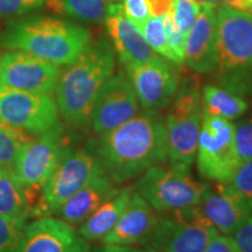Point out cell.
<instances>
[{"instance_id": "obj_33", "label": "cell", "mask_w": 252, "mask_h": 252, "mask_svg": "<svg viewBox=\"0 0 252 252\" xmlns=\"http://www.w3.org/2000/svg\"><path fill=\"white\" fill-rule=\"evenodd\" d=\"M124 14L135 26L139 27L151 17L146 0H124L123 4Z\"/></svg>"}, {"instance_id": "obj_31", "label": "cell", "mask_w": 252, "mask_h": 252, "mask_svg": "<svg viewBox=\"0 0 252 252\" xmlns=\"http://www.w3.org/2000/svg\"><path fill=\"white\" fill-rule=\"evenodd\" d=\"M235 126V146L241 162L252 160V118L237 123Z\"/></svg>"}, {"instance_id": "obj_5", "label": "cell", "mask_w": 252, "mask_h": 252, "mask_svg": "<svg viewBox=\"0 0 252 252\" xmlns=\"http://www.w3.org/2000/svg\"><path fill=\"white\" fill-rule=\"evenodd\" d=\"M105 174L96 146H65L55 168L41 187L39 200L31 217H49L98 175Z\"/></svg>"}, {"instance_id": "obj_10", "label": "cell", "mask_w": 252, "mask_h": 252, "mask_svg": "<svg viewBox=\"0 0 252 252\" xmlns=\"http://www.w3.org/2000/svg\"><path fill=\"white\" fill-rule=\"evenodd\" d=\"M234 132L231 121L203 115L195 158L198 172L207 180L228 182L241 163Z\"/></svg>"}, {"instance_id": "obj_23", "label": "cell", "mask_w": 252, "mask_h": 252, "mask_svg": "<svg viewBox=\"0 0 252 252\" xmlns=\"http://www.w3.org/2000/svg\"><path fill=\"white\" fill-rule=\"evenodd\" d=\"M43 5L56 17H68L89 24H104L109 15L106 0H45Z\"/></svg>"}, {"instance_id": "obj_3", "label": "cell", "mask_w": 252, "mask_h": 252, "mask_svg": "<svg viewBox=\"0 0 252 252\" xmlns=\"http://www.w3.org/2000/svg\"><path fill=\"white\" fill-rule=\"evenodd\" d=\"M91 43L81 25L52 15L18 18L0 33V47L19 49L61 67L74 62Z\"/></svg>"}, {"instance_id": "obj_8", "label": "cell", "mask_w": 252, "mask_h": 252, "mask_svg": "<svg viewBox=\"0 0 252 252\" xmlns=\"http://www.w3.org/2000/svg\"><path fill=\"white\" fill-rule=\"evenodd\" d=\"M163 214L144 242L147 249L161 252H203L220 234L196 206Z\"/></svg>"}, {"instance_id": "obj_22", "label": "cell", "mask_w": 252, "mask_h": 252, "mask_svg": "<svg viewBox=\"0 0 252 252\" xmlns=\"http://www.w3.org/2000/svg\"><path fill=\"white\" fill-rule=\"evenodd\" d=\"M0 215L25 222L31 217L26 190L13 168L0 167Z\"/></svg>"}, {"instance_id": "obj_2", "label": "cell", "mask_w": 252, "mask_h": 252, "mask_svg": "<svg viewBox=\"0 0 252 252\" xmlns=\"http://www.w3.org/2000/svg\"><path fill=\"white\" fill-rule=\"evenodd\" d=\"M115 67V49L108 40L100 39L61 69L54 93L65 123L78 127L89 125L97 96Z\"/></svg>"}, {"instance_id": "obj_32", "label": "cell", "mask_w": 252, "mask_h": 252, "mask_svg": "<svg viewBox=\"0 0 252 252\" xmlns=\"http://www.w3.org/2000/svg\"><path fill=\"white\" fill-rule=\"evenodd\" d=\"M45 0H0V18L18 19L43 6Z\"/></svg>"}, {"instance_id": "obj_16", "label": "cell", "mask_w": 252, "mask_h": 252, "mask_svg": "<svg viewBox=\"0 0 252 252\" xmlns=\"http://www.w3.org/2000/svg\"><path fill=\"white\" fill-rule=\"evenodd\" d=\"M196 207L217 231L228 236L234 235L236 230L252 215L250 207L228 182L208 185L202 200Z\"/></svg>"}, {"instance_id": "obj_26", "label": "cell", "mask_w": 252, "mask_h": 252, "mask_svg": "<svg viewBox=\"0 0 252 252\" xmlns=\"http://www.w3.org/2000/svg\"><path fill=\"white\" fill-rule=\"evenodd\" d=\"M138 28L140 30L144 39L146 40L149 46L158 55L162 56L163 59L174 63V56H173L171 49H169L168 45H167L162 17L150 18L149 20L145 21V23Z\"/></svg>"}, {"instance_id": "obj_29", "label": "cell", "mask_w": 252, "mask_h": 252, "mask_svg": "<svg viewBox=\"0 0 252 252\" xmlns=\"http://www.w3.org/2000/svg\"><path fill=\"white\" fill-rule=\"evenodd\" d=\"M228 184L252 210V160L239 163Z\"/></svg>"}, {"instance_id": "obj_4", "label": "cell", "mask_w": 252, "mask_h": 252, "mask_svg": "<svg viewBox=\"0 0 252 252\" xmlns=\"http://www.w3.org/2000/svg\"><path fill=\"white\" fill-rule=\"evenodd\" d=\"M217 61L214 70L226 90L237 94L252 86V13L215 7Z\"/></svg>"}, {"instance_id": "obj_34", "label": "cell", "mask_w": 252, "mask_h": 252, "mask_svg": "<svg viewBox=\"0 0 252 252\" xmlns=\"http://www.w3.org/2000/svg\"><path fill=\"white\" fill-rule=\"evenodd\" d=\"M241 252H252V215L236 230L234 237Z\"/></svg>"}, {"instance_id": "obj_39", "label": "cell", "mask_w": 252, "mask_h": 252, "mask_svg": "<svg viewBox=\"0 0 252 252\" xmlns=\"http://www.w3.org/2000/svg\"><path fill=\"white\" fill-rule=\"evenodd\" d=\"M106 1L110 2V4H116V2H119L121 0H106Z\"/></svg>"}, {"instance_id": "obj_28", "label": "cell", "mask_w": 252, "mask_h": 252, "mask_svg": "<svg viewBox=\"0 0 252 252\" xmlns=\"http://www.w3.org/2000/svg\"><path fill=\"white\" fill-rule=\"evenodd\" d=\"M163 26H165L166 41L174 56V63L181 65L185 63V49H186V34L176 25L173 18L172 9H169L165 15H162Z\"/></svg>"}, {"instance_id": "obj_25", "label": "cell", "mask_w": 252, "mask_h": 252, "mask_svg": "<svg viewBox=\"0 0 252 252\" xmlns=\"http://www.w3.org/2000/svg\"><path fill=\"white\" fill-rule=\"evenodd\" d=\"M33 137L35 135L0 122V167L13 168L19 153Z\"/></svg>"}, {"instance_id": "obj_36", "label": "cell", "mask_w": 252, "mask_h": 252, "mask_svg": "<svg viewBox=\"0 0 252 252\" xmlns=\"http://www.w3.org/2000/svg\"><path fill=\"white\" fill-rule=\"evenodd\" d=\"M200 4L210 5L214 7H219V6H226V7H231L239 11L249 12L252 13V5L249 4L247 0H197Z\"/></svg>"}, {"instance_id": "obj_11", "label": "cell", "mask_w": 252, "mask_h": 252, "mask_svg": "<svg viewBox=\"0 0 252 252\" xmlns=\"http://www.w3.org/2000/svg\"><path fill=\"white\" fill-rule=\"evenodd\" d=\"M0 122L32 135H39L60 122L52 94L0 88Z\"/></svg>"}, {"instance_id": "obj_9", "label": "cell", "mask_w": 252, "mask_h": 252, "mask_svg": "<svg viewBox=\"0 0 252 252\" xmlns=\"http://www.w3.org/2000/svg\"><path fill=\"white\" fill-rule=\"evenodd\" d=\"M62 123L50 127L25 145L13 165V171L26 190L32 213L39 200V194L60 157L67 146Z\"/></svg>"}, {"instance_id": "obj_21", "label": "cell", "mask_w": 252, "mask_h": 252, "mask_svg": "<svg viewBox=\"0 0 252 252\" xmlns=\"http://www.w3.org/2000/svg\"><path fill=\"white\" fill-rule=\"evenodd\" d=\"M134 189V185L127 186L100 204L78 228L82 237L90 242L100 241L108 235L124 213Z\"/></svg>"}, {"instance_id": "obj_30", "label": "cell", "mask_w": 252, "mask_h": 252, "mask_svg": "<svg viewBox=\"0 0 252 252\" xmlns=\"http://www.w3.org/2000/svg\"><path fill=\"white\" fill-rule=\"evenodd\" d=\"M171 9L178 27L187 35L200 13L201 4L197 0H174Z\"/></svg>"}, {"instance_id": "obj_6", "label": "cell", "mask_w": 252, "mask_h": 252, "mask_svg": "<svg viewBox=\"0 0 252 252\" xmlns=\"http://www.w3.org/2000/svg\"><path fill=\"white\" fill-rule=\"evenodd\" d=\"M134 188L156 212L163 214L197 206L208 185L197 181L189 166L169 161L146 169Z\"/></svg>"}, {"instance_id": "obj_1", "label": "cell", "mask_w": 252, "mask_h": 252, "mask_svg": "<svg viewBox=\"0 0 252 252\" xmlns=\"http://www.w3.org/2000/svg\"><path fill=\"white\" fill-rule=\"evenodd\" d=\"M96 150L105 174L116 185L125 184L150 167L168 161L165 118L159 111L145 110L99 135Z\"/></svg>"}, {"instance_id": "obj_38", "label": "cell", "mask_w": 252, "mask_h": 252, "mask_svg": "<svg viewBox=\"0 0 252 252\" xmlns=\"http://www.w3.org/2000/svg\"><path fill=\"white\" fill-rule=\"evenodd\" d=\"M97 252H149V250H143L132 247V245H118V244H103L98 248Z\"/></svg>"}, {"instance_id": "obj_15", "label": "cell", "mask_w": 252, "mask_h": 252, "mask_svg": "<svg viewBox=\"0 0 252 252\" xmlns=\"http://www.w3.org/2000/svg\"><path fill=\"white\" fill-rule=\"evenodd\" d=\"M19 252H90V244L63 220L40 217L26 224Z\"/></svg>"}, {"instance_id": "obj_17", "label": "cell", "mask_w": 252, "mask_h": 252, "mask_svg": "<svg viewBox=\"0 0 252 252\" xmlns=\"http://www.w3.org/2000/svg\"><path fill=\"white\" fill-rule=\"evenodd\" d=\"M104 24L124 68L152 61L160 56L149 46L139 28L126 18L122 4H110L109 15Z\"/></svg>"}, {"instance_id": "obj_12", "label": "cell", "mask_w": 252, "mask_h": 252, "mask_svg": "<svg viewBox=\"0 0 252 252\" xmlns=\"http://www.w3.org/2000/svg\"><path fill=\"white\" fill-rule=\"evenodd\" d=\"M61 67L25 50L11 49L0 55V88L52 94Z\"/></svg>"}, {"instance_id": "obj_18", "label": "cell", "mask_w": 252, "mask_h": 252, "mask_svg": "<svg viewBox=\"0 0 252 252\" xmlns=\"http://www.w3.org/2000/svg\"><path fill=\"white\" fill-rule=\"evenodd\" d=\"M217 31L215 7L201 4V11L186 35L185 62L197 74H208L216 67Z\"/></svg>"}, {"instance_id": "obj_13", "label": "cell", "mask_w": 252, "mask_h": 252, "mask_svg": "<svg viewBox=\"0 0 252 252\" xmlns=\"http://www.w3.org/2000/svg\"><path fill=\"white\" fill-rule=\"evenodd\" d=\"M173 64L162 56H158L152 61L125 68L138 102L145 110L160 111L174 98L181 76Z\"/></svg>"}, {"instance_id": "obj_35", "label": "cell", "mask_w": 252, "mask_h": 252, "mask_svg": "<svg viewBox=\"0 0 252 252\" xmlns=\"http://www.w3.org/2000/svg\"><path fill=\"white\" fill-rule=\"evenodd\" d=\"M203 252H241L235 239L228 235H217L207 245Z\"/></svg>"}, {"instance_id": "obj_27", "label": "cell", "mask_w": 252, "mask_h": 252, "mask_svg": "<svg viewBox=\"0 0 252 252\" xmlns=\"http://www.w3.org/2000/svg\"><path fill=\"white\" fill-rule=\"evenodd\" d=\"M25 228V220L0 215V252H19Z\"/></svg>"}, {"instance_id": "obj_24", "label": "cell", "mask_w": 252, "mask_h": 252, "mask_svg": "<svg viewBox=\"0 0 252 252\" xmlns=\"http://www.w3.org/2000/svg\"><path fill=\"white\" fill-rule=\"evenodd\" d=\"M245 100L231 91L207 84L202 90L203 115L234 121L248 111Z\"/></svg>"}, {"instance_id": "obj_37", "label": "cell", "mask_w": 252, "mask_h": 252, "mask_svg": "<svg viewBox=\"0 0 252 252\" xmlns=\"http://www.w3.org/2000/svg\"><path fill=\"white\" fill-rule=\"evenodd\" d=\"M152 17H162L172 8L174 0H146Z\"/></svg>"}, {"instance_id": "obj_14", "label": "cell", "mask_w": 252, "mask_h": 252, "mask_svg": "<svg viewBox=\"0 0 252 252\" xmlns=\"http://www.w3.org/2000/svg\"><path fill=\"white\" fill-rule=\"evenodd\" d=\"M139 113V102L127 75L113 74L100 89L90 123L94 133L102 135L131 121Z\"/></svg>"}, {"instance_id": "obj_40", "label": "cell", "mask_w": 252, "mask_h": 252, "mask_svg": "<svg viewBox=\"0 0 252 252\" xmlns=\"http://www.w3.org/2000/svg\"><path fill=\"white\" fill-rule=\"evenodd\" d=\"M149 250V252H161V251H157V250H152V249H147Z\"/></svg>"}, {"instance_id": "obj_7", "label": "cell", "mask_w": 252, "mask_h": 252, "mask_svg": "<svg viewBox=\"0 0 252 252\" xmlns=\"http://www.w3.org/2000/svg\"><path fill=\"white\" fill-rule=\"evenodd\" d=\"M165 118L168 161L190 166L202 125V94L196 77L180 82Z\"/></svg>"}, {"instance_id": "obj_19", "label": "cell", "mask_w": 252, "mask_h": 252, "mask_svg": "<svg viewBox=\"0 0 252 252\" xmlns=\"http://www.w3.org/2000/svg\"><path fill=\"white\" fill-rule=\"evenodd\" d=\"M158 220V212L134 189L117 224L100 241L103 244L143 245L156 228Z\"/></svg>"}, {"instance_id": "obj_20", "label": "cell", "mask_w": 252, "mask_h": 252, "mask_svg": "<svg viewBox=\"0 0 252 252\" xmlns=\"http://www.w3.org/2000/svg\"><path fill=\"white\" fill-rule=\"evenodd\" d=\"M119 190L118 185L109 175H98L72 195L56 214L69 224H82L100 204Z\"/></svg>"}, {"instance_id": "obj_41", "label": "cell", "mask_w": 252, "mask_h": 252, "mask_svg": "<svg viewBox=\"0 0 252 252\" xmlns=\"http://www.w3.org/2000/svg\"><path fill=\"white\" fill-rule=\"evenodd\" d=\"M247 1L249 2V4H251V5H252V0H247Z\"/></svg>"}]
</instances>
